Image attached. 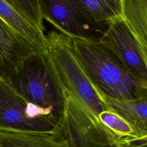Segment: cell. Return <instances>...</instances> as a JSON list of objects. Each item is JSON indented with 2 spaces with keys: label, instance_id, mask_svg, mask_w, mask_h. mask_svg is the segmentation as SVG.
Segmentation results:
<instances>
[{
  "label": "cell",
  "instance_id": "6da1fadb",
  "mask_svg": "<svg viewBox=\"0 0 147 147\" xmlns=\"http://www.w3.org/2000/svg\"><path fill=\"white\" fill-rule=\"evenodd\" d=\"M74 53L96 90L118 99L147 97V81L133 74L99 40L71 39Z\"/></svg>",
  "mask_w": 147,
  "mask_h": 147
},
{
  "label": "cell",
  "instance_id": "7a4b0ae2",
  "mask_svg": "<svg viewBox=\"0 0 147 147\" xmlns=\"http://www.w3.org/2000/svg\"><path fill=\"white\" fill-rule=\"evenodd\" d=\"M0 78L26 102L48 111L59 126L63 95L47 52L30 54Z\"/></svg>",
  "mask_w": 147,
  "mask_h": 147
},
{
  "label": "cell",
  "instance_id": "3957f363",
  "mask_svg": "<svg viewBox=\"0 0 147 147\" xmlns=\"http://www.w3.org/2000/svg\"><path fill=\"white\" fill-rule=\"evenodd\" d=\"M42 20L72 38L99 40L108 24L97 22L78 0H37Z\"/></svg>",
  "mask_w": 147,
  "mask_h": 147
},
{
  "label": "cell",
  "instance_id": "277c9868",
  "mask_svg": "<svg viewBox=\"0 0 147 147\" xmlns=\"http://www.w3.org/2000/svg\"><path fill=\"white\" fill-rule=\"evenodd\" d=\"M56 129L59 123L48 111L26 102L0 78V130Z\"/></svg>",
  "mask_w": 147,
  "mask_h": 147
},
{
  "label": "cell",
  "instance_id": "5b68a950",
  "mask_svg": "<svg viewBox=\"0 0 147 147\" xmlns=\"http://www.w3.org/2000/svg\"><path fill=\"white\" fill-rule=\"evenodd\" d=\"M99 41L133 74L147 81V52L121 16L108 24Z\"/></svg>",
  "mask_w": 147,
  "mask_h": 147
},
{
  "label": "cell",
  "instance_id": "8992f818",
  "mask_svg": "<svg viewBox=\"0 0 147 147\" xmlns=\"http://www.w3.org/2000/svg\"><path fill=\"white\" fill-rule=\"evenodd\" d=\"M36 52L38 51L0 17V77Z\"/></svg>",
  "mask_w": 147,
  "mask_h": 147
},
{
  "label": "cell",
  "instance_id": "52a82bcc",
  "mask_svg": "<svg viewBox=\"0 0 147 147\" xmlns=\"http://www.w3.org/2000/svg\"><path fill=\"white\" fill-rule=\"evenodd\" d=\"M96 91L109 109L130 124L138 136L147 137V97L118 99Z\"/></svg>",
  "mask_w": 147,
  "mask_h": 147
},
{
  "label": "cell",
  "instance_id": "ba28073f",
  "mask_svg": "<svg viewBox=\"0 0 147 147\" xmlns=\"http://www.w3.org/2000/svg\"><path fill=\"white\" fill-rule=\"evenodd\" d=\"M0 147H70L59 129L0 130Z\"/></svg>",
  "mask_w": 147,
  "mask_h": 147
},
{
  "label": "cell",
  "instance_id": "9c48e42d",
  "mask_svg": "<svg viewBox=\"0 0 147 147\" xmlns=\"http://www.w3.org/2000/svg\"><path fill=\"white\" fill-rule=\"evenodd\" d=\"M0 17L37 51L47 52L45 34L22 17L4 0H0Z\"/></svg>",
  "mask_w": 147,
  "mask_h": 147
},
{
  "label": "cell",
  "instance_id": "30bf717a",
  "mask_svg": "<svg viewBox=\"0 0 147 147\" xmlns=\"http://www.w3.org/2000/svg\"><path fill=\"white\" fill-rule=\"evenodd\" d=\"M121 16L147 52V0H121Z\"/></svg>",
  "mask_w": 147,
  "mask_h": 147
},
{
  "label": "cell",
  "instance_id": "8fae6325",
  "mask_svg": "<svg viewBox=\"0 0 147 147\" xmlns=\"http://www.w3.org/2000/svg\"><path fill=\"white\" fill-rule=\"evenodd\" d=\"M100 24H108L121 15V0H78Z\"/></svg>",
  "mask_w": 147,
  "mask_h": 147
},
{
  "label": "cell",
  "instance_id": "7c38bea8",
  "mask_svg": "<svg viewBox=\"0 0 147 147\" xmlns=\"http://www.w3.org/2000/svg\"><path fill=\"white\" fill-rule=\"evenodd\" d=\"M99 117L101 122L117 137L119 140L129 141L140 137L136 134L130 124L110 110L107 109L102 111Z\"/></svg>",
  "mask_w": 147,
  "mask_h": 147
},
{
  "label": "cell",
  "instance_id": "4fadbf2b",
  "mask_svg": "<svg viewBox=\"0 0 147 147\" xmlns=\"http://www.w3.org/2000/svg\"><path fill=\"white\" fill-rule=\"evenodd\" d=\"M14 10L44 33L43 20L40 13L37 0H4Z\"/></svg>",
  "mask_w": 147,
  "mask_h": 147
},
{
  "label": "cell",
  "instance_id": "5bb4252c",
  "mask_svg": "<svg viewBox=\"0 0 147 147\" xmlns=\"http://www.w3.org/2000/svg\"><path fill=\"white\" fill-rule=\"evenodd\" d=\"M107 147H147V146H139L134 144H131L128 142H125L122 140H119L115 144L107 146Z\"/></svg>",
  "mask_w": 147,
  "mask_h": 147
}]
</instances>
